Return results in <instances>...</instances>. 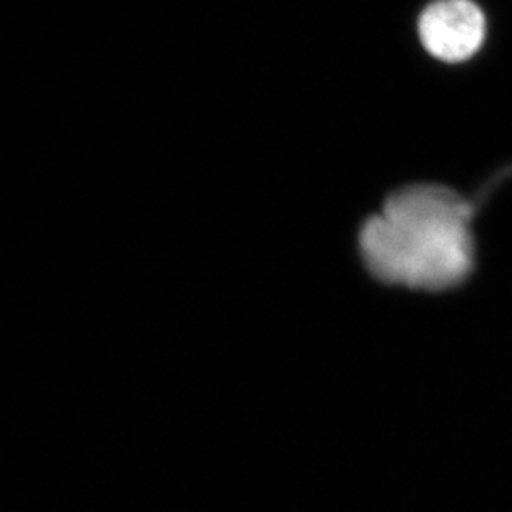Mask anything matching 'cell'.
Returning a JSON list of instances; mask_svg holds the SVG:
<instances>
[{
	"label": "cell",
	"instance_id": "cell-2",
	"mask_svg": "<svg viewBox=\"0 0 512 512\" xmlns=\"http://www.w3.org/2000/svg\"><path fill=\"white\" fill-rule=\"evenodd\" d=\"M419 35L429 54L456 64L471 59L481 49L486 22L471 0H438L421 15Z\"/></svg>",
	"mask_w": 512,
	"mask_h": 512
},
{
	"label": "cell",
	"instance_id": "cell-1",
	"mask_svg": "<svg viewBox=\"0 0 512 512\" xmlns=\"http://www.w3.org/2000/svg\"><path fill=\"white\" fill-rule=\"evenodd\" d=\"M476 203L441 185L416 183L391 193L360 230L366 270L386 285L444 291L474 268Z\"/></svg>",
	"mask_w": 512,
	"mask_h": 512
}]
</instances>
